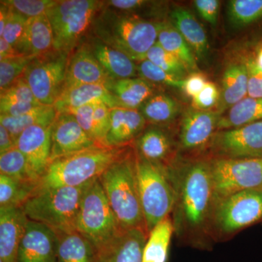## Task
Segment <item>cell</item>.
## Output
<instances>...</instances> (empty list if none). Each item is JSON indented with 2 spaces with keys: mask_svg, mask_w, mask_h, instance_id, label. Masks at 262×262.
Wrapping results in <instances>:
<instances>
[{
  "mask_svg": "<svg viewBox=\"0 0 262 262\" xmlns=\"http://www.w3.org/2000/svg\"><path fill=\"white\" fill-rule=\"evenodd\" d=\"M171 179L177 194L174 229L177 233L194 237L193 245L196 247V237L211 231L215 204L211 162L196 160L177 168Z\"/></svg>",
  "mask_w": 262,
  "mask_h": 262,
  "instance_id": "cell-1",
  "label": "cell"
},
{
  "mask_svg": "<svg viewBox=\"0 0 262 262\" xmlns=\"http://www.w3.org/2000/svg\"><path fill=\"white\" fill-rule=\"evenodd\" d=\"M99 180L122 230L140 229L146 232L136 175V153L127 150L103 172Z\"/></svg>",
  "mask_w": 262,
  "mask_h": 262,
  "instance_id": "cell-2",
  "label": "cell"
},
{
  "mask_svg": "<svg viewBox=\"0 0 262 262\" xmlns=\"http://www.w3.org/2000/svg\"><path fill=\"white\" fill-rule=\"evenodd\" d=\"M160 25L111 9L101 10L93 23L97 39L139 62L145 60L146 53L158 42Z\"/></svg>",
  "mask_w": 262,
  "mask_h": 262,
  "instance_id": "cell-3",
  "label": "cell"
},
{
  "mask_svg": "<svg viewBox=\"0 0 262 262\" xmlns=\"http://www.w3.org/2000/svg\"><path fill=\"white\" fill-rule=\"evenodd\" d=\"M129 149L98 146L53 160L39 179L37 189L78 187L99 178Z\"/></svg>",
  "mask_w": 262,
  "mask_h": 262,
  "instance_id": "cell-4",
  "label": "cell"
},
{
  "mask_svg": "<svg viewBox=\"0 0 262 262\" xmlns=\"http://www.w3.org/2000/svg\"><path fill=\"white\" fill-rule=\"evenodd\" d=\"M88 184L38 189L22 208L29 220L47 225L57 233L73 232Z\"/></svg>",
  "mask_w": 262,
  "mask_h": 262,
  "instance_id": "cell-5",
  "label": "cell"
},
{
  "mask_svg": "<svg viewBox=\"0 0 262 262\" xmlns=\"http://www.w3.org/2000/svg\"><path fill=\"white\" fill-rule=\"evenodd\" d=\"M76 231L101 254L125 231L117 222L99 178L84 189L76 222Z\"/></svg>",
  "mask_w": 262,
  "mask_h": 262,
  "instance_id": "cell-6",
  "label": "cell"
},
{
  "mask_svg": "<svg viewBox=\"0 0 262 262\" xmlns=\"http://www.w3.org/2000/svg\"><path fill=\"white\" fill-rule=\"evenodd\" d=\"M136 175L146 232L169 216L177 202V190L168 172L136 153Z\"/></svg>",
  "mask_w": 262,
  "mask_h": 262,
  "instance_id": "cell-7",
  "label": "cell"
},
{
  "mask_svg": "<svg viewBox=\"0 0 262 262\" xmlns=\"http://www.w3.org/2000/svg\"><path fill=\"white\" fill-rule=\"evenodd\" d=\"M103 3L94 0L56 1L48 10L53 34V50L70 54L93 25Z\"/></svg>",
  "mask_w": 262,
  "mask_h": 262,
  "instance_id": "cell-8",
  "label": "cell"
},
{
  "mask_svg": "<svg viewBox=\"0 0 262 262\" xmlns=\"http://www.w3.org/2000/svg\"><path fill=\"white\" fill-rule=\"evenodd\" d=\"M210 162L215 206L236 193L262 187V158H214Z\"/></svg>",
  "mask_w": 262,
  "mask_h": 262,
  "instance_id": "cell-9",
  "label": "cell"
},
{
  "mask_svg": "<svg viewBox=\"0 0 262 262\" xmlns=\"http://www.w3.org/2000/svg\"><path fill=\"white\" fill-rule=\"evenodd\" d=\"M262 220V187L232 194L213 209L211 228L230 235Z\"/></svg>",
  "mask_w": 262,
  "mask_h": 262,
  "instance_id": "cell-10",
  "label": "cell"
},
{
  "mask_svg": "<svg viewBox=\"0 0 262 262\" xmlns=\"http://www.w3.org/2000/svg\"><path fill=\"white\" fill-rule=\"evenodd\" d=\"M68 56L53 50L34 58L26 69L22 77L40 104L53 106L63 91Z\"/></svg>",
  "mask_w": 262,
  "mask_h": 262,
  "instance_id": "cell-11",
  "label": "cell"
},
{
  "mask_svg": "<svg viewBox=\"0 0 262 262\" xmlns=\"http://www.w3.org/2000/svg\"><path fill=\"white\" fill-rule=\"evenodd\" d=\"M209 146L215 158H262V121L218 131Z\"/></svg>",
  "mask_w": 262,
  "mask_h": 262,
  "instance_id": "cell-12",
  "label": "cell"
},
{
  "mask_svg": "<svg viewBox=\"0 0 262 262\" xmlns=\"http://www.w3.org/2000/svg\"><path fill=\"white\" fill-rule=\"evenodd\" d=\"M98 146L101 145L82 129L72 114L57 113L52 126L51 162Z\"/></svg>",
  "mask_w": 262,
  "mask_h": 262,
  "instance_id": "cell-13",
  "label": "cell"
},
{
  "mask_svg": "<svg viewBox=\"0 0 262 262\" xmlns=\"http://www.w3.org/2000/svg\"><path fill=\"white\" fill-rule=\"evenodd\" d=\"M222 115L215 111L189 108L184 115L179 132V144L184 151L203 149L211 144L216 134Z\"/></svg>",
  "mask_w": 262,
  "mask_h": 262,
  "instance_id": "cell-14",
  "label": "cell"
},
{
  "mask_svg": "<svg viewBox=\"0 0 262 262\" xmlns=\"http://www.w3.org/2000/svg\"><path fill=\"white\" fill-rule=\"evenodd\" d=\"M58 239L47 225L29 220L18 248V262H57Z\"/></svg>",
  "mask_w": 262,
  "mask_h": 262,
  "instance_id": "cell-15",
  "label": "cell"
},
{
  "mask_svg": "<svg viewBox=\"0 0 262 262\" xmlns=\"http://www.w3.org/2000/svg\"><path fill=\"white\" fill-rule=\"evenodd\" d=\"M113 80L94 56L90 46L82 45L71 55L67 62L63 90L81 84L108 86Z\"/></svg>",
  "mask_w": 262,
  "mask_h": 262,
  "instance_id": "cell-16",
  "label": "cell"
},
{
  "mask_svg": "<svg viewBox=\"0 0 262 262\" xmlns=\"http://www.w3.org/2000/svg\"><path fill=\"white\" fill-rule=\"evenodd\" d=\"M53 124L34 125L26 129L19 136L15 144L39 179L51 163Z\"/></svg>",
  "mask_w": 262,
  "mask_h": 262,
  "instance_id": "cell-17",
  "label": "cell"
},
{
  "mask_svg": "<svg viewBox=\"0 0 262 262\" xmlns=\"http://www.w3.org/2000/svg\"><path fill=\"white\" fill-rule=\"evenodd\" d=\"M29 220L22 207H0V261L18 262L19 246Z\"/></svg>",
  "mask_w": 262,
  "mask_h": 262,
  "instance_id": "cell-18",
  "label": "cell"
},
{
  "mask_svg": "<svg viewBox=\"0 0 262 262\" xmlns=\"http://www.w3.org/2000/svg\"><path fill=\"white\" fill-rule=\"evenodd\" d=\"M136 154L150 163L159 165L169 174L177 167L173 165V142L170 136L159 128H149L141 133L136 140Z\"/></svg>",
  "mask_w": 262,
  "mask_h": 262,
  "instance_id": "cell-19",
  "label": "cell"
},
{
  "mask_svg": "<svg viewBox=\"0 0 262 262\" xmlns=\"http://www.w3.org/2000/svg\"><path fill=\"white\" fill-rule=\"evenodd\" d=\"M102 101L110 108L118 107L115 98L104 84H81L62 91L53 106L57 113H70L84 105Z\"/></svg>",
  "mask_w": 262,
  "mask_h": 262,
  "instance_id": "cell-20",
  "label": "cell"
},
{
  "mask_svg": "<svg viewBox=\"0 0 262 262\" xmlns=\"http://www.w3.org/2000/svg\"><path fill=\"white\" fill-rule=\"evenodd\" d=\"M15 50L21 56L37 58L53 51V34L47 14L29 18Z\"/></svg>",
  "mask_w": 262,
  "mask_h": 262,
  "instance_id": "cell-21",
  "label": "cell"
},
{
  "mask_svg": "<svg viewBox=\"0 0 262 262\" xmlns=\"http://www.w3.org/2000/svg\"><path fill=\"white\" fill-rule=\"evenodd\" d=\"M111 123L106 138V146L120 147L127 146L141 135L146 120L137 110L125 108H111Z\"/></svg>",
  "mask_w": 262,
  "mask_h": 262,
  "instance_id": "cell-22",
  "label": "cell"
},
{
  "mask_svg": "<svg viewBox=\"0 0 262 262\" xmlns=\"http://www.w3.org/2000/svg\"><path fill=\"white\" fill-rule=\"evenodd\" d=\"M148 234L140 229L125 231L103 253L98 262H143V252Z\"/></svg>",
  "mask_w": 262,
  "mask_h": 262,
  "instance_id": "cell-23",
  "label": "cell"
},
{
  "mask_svg": "<svg viewBox=\"0 0 262 262\" xmlns=\"http://www.w3.org/2000/svg\"><path fill=\"white\" fill-rule=\"evenodd\" d=\"M90 47L100 64L113 80L134 78L139 75L137 66L125 53L106 46L97 38Z\"/></svg>",
  "mask_w": 262,
  "mask_h": 262,
  "instance_id": "cell-24",
  "label": "cell"
},
{
  "mask_svg": "<svg viewBox=\"0 0 262 262\" xmlns=\"http://www.w3.org/2000/svg\"><path fill=\"white\" fill-rule=\"evenodd\" d=\"M108 89L116 100L119 108L137 110L153 96L149 82L142 78H127L113 80Z\"/></svg>",
  "mask_w": 262,
  "mask_h": 262,
  "instance_id": "cell-25",
  "label": "cell"
},
{
  "mask_svg": "<svg viewBox=\"0 0 262 262\" xmlns=\"http://www.w3.org/2000/svg\"><path fill=\"white\" fill-rule=\"evenodd\" d=\"M248 72L246 64H232L222 77L218 113L222 115L248 95Z\"/></svg>",
  "mask_w": 262,
  "mask_h": 262,
  "instance_id": "cell-26",
  "label": "cell"
},
{
  "mask_svg": "<svg viewBox=\"0 0 262 262\" xmlns=\"http://www.w3.org/2000/svg\"><path fill=\"white\" fill-rule=\"evenodd\" d=\"M172 23L186 42L200 58H204L208 51V38L204 29L189 10L178 7L170 14Z\"/></svg>",
  "mask_w": 262,
  "mask_h": 262,
  "instance_id": "cell-27",
  "label": "cell"
},
{
  "mask_svg": "<svg viewBox=\"0 0 262 262\" xmlns=\"http://www.w3.org/2000/svg\"><path fill=\"white\" fill-rule=\"evenodd\" d=\"M57 235V262H98L96 250L77 231L59 232Z\"/></svg>",
  "mask_w": 262,
  "mask_h": 262,
  "instance_id": "cell-28",
  "label": "cell"
},
{
  "mask_svg": "<svg viewBox=\"0 0 262 262\" xmlns=\"http://www.w3.org/2000/svg\"><path fill=\"white\" fill-rule=\"evenodd\" d=\"M57 116L56 108L53 106L40 105L33 108L29 113L16 117L0 115V125H3L11 134L16 144L19 136L26 129L34 125H49L54 122Z\"/></svg>",
  "mask_w": 262,
  "mask_h": 262,
  "instance_id": "cell-29",
  "label": "cell"
},
{
  "mask_svg": "<svg viewBox=\"0 0 262 262\" xmlns=\"http://www.w3.org/2000/svg\"><path fill=\"white\" fill-rule=\"evenodd\" d=\"M259 121H262V98L246 97L221 116L217 130L235 128Z\"/></svg>",
  "mask_w": 262,
  "mask_h": 262,
  "instance_id": "cell-30",
  "label": "cell"
},
{
  "mask_svg": "<svg viewBox=\"0 0 262 262\" xmlns=\"http://www.w3.org/2000/svg\"><path fill=\"white\" fill-rule=\"evenodd\" d=\"M175 229L170 217L160 222L146 239L143 262H168L170 241Z\"/></svg>",
  "mask_w": 262,
  "mask_h": 262,
  "instance_id": "cell-31",
  "label": "cell"
},
{
  "mask_svg": "<svg viewBox=\"0 0 262 262\" xmlns=\"http://www.w3.org/2000/svg\"><path fill=\"white\" fill-rule=\"evenodd\" d=\"M158 42L182 62L189 71L198 70L194 53L173 24L160 23Z\"/></svg>",
  "mask_w": 262,
  "mask_h": 262,
  "instance_id": "cell-32",
  "label": "cell"
},
{
  "mask_svg": "<svg viewBox=\"0 0 262 262\" xmlns=\"http://www.w3.org/2000/svg\"><path fill=\"white\" fill-rule=\"evenodd\" d=\"M179 103L165 94L153 95L141 106V113L146 121L156 125L173 121L179 112Z\"/></svg>",
  "mask_w": 262,
  "mask_h": 262,
  "instance_id": "cell-33",
  "label": "cell"
},
{
  "mask_svg": "<svg viewBox=\"0 0 262 262\" xmlns=\"http://www.w3.org/2000/svg\"><path fill=\"white\" fill-rule=\"evenodd\" d=\"M38 183L25 182L0 174V207H22L37 190Z\"/></svg>",
  "mask_w": 262,
  "mask_h": 262,
  "instance_id": "cell-34",
  "label": "cell"
},
{
  "mask_svg": "<svg viewBox=\"0 0 262 262\" xmlns=\"http://www.w3.org/2000/svg\"><path fill=\"white\" fill-rule=\"evenodd\" d=\"M0 174L25 182L39 183L23 153L16 147L0 154Z\"/></svg>",
  "mask_w": 262,
  "mask_h": 262,
  "instance_id": "cell-35",
  "label": "cell"
},
{
  "mask_svg": "<svg viewBox=\"0 0 262 262\" xmlns=\"http://www.w3.org/2000/svg\"><path fill=\"white\" fill-rule=\"evenodd\" d=\"M228 16L237 27L248 25L262 18V0H232L228 3Z\"/></svg>",
  "mask_w": 262,
  "mask_h": 262,
  "instance_id": "cell-36",
  "label": "cell"
},
{
  "mask_svg": "<svg viewBox=\"0 0 262 262\" xmlns=\"http://www.w3.org/2000/svg\"><path fill=\"white\" fill-rule=\"evenodd\" d=\"M145 60H148L162 70L184 80L188 70L185 66L177 57L165 51L157 42L146 53Z\"/></svg>",
  "mask_w": 262,
  "mask_h": 262,
  "instance_id": "cell-37",
  "label": "cell"
},
{
  "mask_svg": "<svg viewBox=\"0 0 262 262\" xmlns=\"http://www.w3.org/2000/svg\"><path fill=\"white\" fill-rule=\"evenodd\" d=\"M35 58L24 56L11 57L0 60V89H8L23 76L26 69Z\"/></svg>",
  "mask_w": 262,
  "mask_h": 262,
  "instance_id": "cell-38",
  "label": "cell"
},
{
  "mask_svg": "<svg viewBox=\"0 0 262 262\" xmlns=\"http://www.w3.org/2000/svg\"><path fill=\"white\" fill-rule=\"evenodd\" d=\"M138 74L141 78L147 82L165 84L177 89H182L184 83L182 79L165 72L148 60L140 61L138 66Z\"/></svg>",
  "mask_w": 262,
  "mask_h": 262,
  "instance_id": "cell-39",
  "label": "cell"
},
{
  "mask_svg": "<svg viewBox=\"0 0 262 262\" xmlns=\"http://www.w3.org/2000/svg\"><path fill=\"white\" fill-rule=\"evenodd\" d=\"M55 0H4L1 3L10 9L18 12L27 18L46 14L48 10L55 5Z\"/></svg>",
  "mask_w": 262,
  "mask_h": 262,
  "instance_id": "cell-40",
  "label": "cell"
},
{
  "mask_svg": "<svg viewBox=\"0 0 262 262\" xmlns=\"http://www.w3.org/2000/svg\"><path fill=\"white\" fill-rule=\"evenodd\" d=\"M111 108L103 101L95 103L93 115L94 135L93 139L101 146H106V138L111 123Z\"/></svg>",
  "mask_w": 262,
  "mask_h": 262,
  "instance_id": "cell-41",
  "label": "cell"
},
{
  "mask_svg": "<svg viewBox=\"0 0 262 262\" xmlns=\"http://www.w3.org/2000/svg\"><path fill=\"white\" fill-rule=\"evenodd\" d=\"M39 103L34 97L28 83L22 77L8 89L1 91L0 103Z\"/></svg>",
  "mask_w": 262,
  "mask_h": 262,
  "instance_id": "cell-42",
  "label": "cell"
},
{
  "mask_svg": "<svg viewBox=\"0 0 262 262\" xmlns=\"http://www.w3.org/2000/svg\"><path fill=\"white\" fill-rule=\"evenodd\" d=\"M28 19L18 12L9 8L6 27L3 35L0 38H3L15 48L23 34Z\"/></svg>",
  "mask_w": 262,
  "mask_h": 262,
  "instance_id": "cell-43",
  "label": "cell"
},
{
  "mask_svg": "<svg viewBox=\"0 0 262 262\" xmlns=\"http://www.w3.org/2000/svg\"><path fill=\"white\" fill-rule=\"evenodd\" d=\"M220 97L221 92L216 84L208 81L201 92L192 98V108L201 111H213L212 108L220 104Z\"/></svg>",
  "mask_w": 262,
  "mask_h": 262,
  "instance_id": "cell-44",
  "label": "cell"
},
{
  "mask_svg": "<svg viewBox=\"0 0 262 262\" xmlns=\"http://www.w3.org/2000/svg\"><path fill=\"white\" fill-rule=\"evenodd\" d=\"M248 96L253 98H262V72L258 70L255 61L248 62Z\"/></svg>",
  "mask_w": 262,
  "mask_h": 262,
  "instance_id": "cell-45",
  "label": "cell"
},
{
  "mask_svg": "<svg viewBox=\"0 0 262 262\" xmlns=\"http://www.w3.org/2000/svg\"><path fill=\"white\" fill-rule=\"evenodd\" d=\"M194 5L202 18L211 25H215L220 11L218 0H196Z\"/></svg>",
  "mask_w": 262,
  "mask_h": 262,
  "instance_id": "cell-46",
  "label": "cell"
},
{
  "mask_svg": "<svg viewBox=\"0 0 262 262\" xmlns=\"http://www.w3.org/2000/svg\"><path fill=\"white\" fill-rule=\"evenodd\" d=\"M97 102V101H96ZM95 103H89L84 105L83 106L77 108L71 112L76 120L78 122L79 125L82 127V129L93 139L94 135V126H93V115Z\"/></svg>",
  "mask_w": 262,
  "mask_h": 262,
  "instance_id": "cell-47",
  "label": "cell"
},
{
  "mask_svg": "<svg viewBox=\"0 0 262 262\" xmlns=\"http://www.w3.org/2000/svg\"><path fill=\"white\" fill-rule=\"evenodd\" d=\"M208 80L206 76L201 72H193L184 80L182 89L185 94L192 98L201 92Z\"/></svg>",
  "mask_w": 262,
  "mask_h": 262,
  "instance_id": "cell-48",
  "label": "cell"
},
{
  "mask_svg": "<svg viewBox=\"0 0 262 262\" xmlns=\"http://www.w3.org/2000/svg\"><path fill=\"white\" fill-rule=\"evenodd\" d=\"M149 2L143 0H112L106 3L110 8L122 11H133L147 4Z\"/></svg>",
  "mask_w": 262,
  "mask_h": 262,
  "instance_id": "cell-49",
  "label": "cell"
},
{
  "mask_svg": "<svg viewBox=\"0 0 262 262\" xmlns=\"http://www.w3.org/2000/svg\"><path fill=\"white\" fill-rule=\"evenodd\" d=\"M15 146L14 139L9 131L0 125V154L6 152Z\"/></svg>",
  "mask_w": 262,
  "mask_h": 262,
  "instance_id": "cell-50",
  "label": "cell"
},
{
  "mask_svg": "<svg viewBox=\"0 0 262 262\" xmlns=\"http://www.w3.org/2000/svg\"><path fill=\"white\" fill-rule=\"evenodd\" d=\"M18 56L21 55L19 54L18 51L9 42L3 38H0V60Z\"/></svg>",
  "mask_w": 262,
  "mask_h": 262,
  "instance_id": "cell-51",
  "label": "cell"
},
{
  "mask_svg": "<svg viewBox=\"0 0 262 262\" xmlns=\"http://www.w3.org/2000/svg\"><path fill=\"white\" fill-rule=\"evenodd\" d=\"M8 13H9V8L1 3L0 7V37L3 35L5 27H6L7 20H8Z\"/></svg>",
  "mask_w": 262,
  "mask_h": 262,
  "instance_id": "cell-52",
  "label": "cell"
},
{
  "mask_svg": "<svg viewBox=\"0 0 262 262\" xmlns=\"http://www.w3.org/2000/svg\"><path fill=\"white\" fill-rule=\"evenodd\" d=\"M255 63H256L258 70L262 72V47L260 48L259 51L258 52L257 57H256Z\"/></svg>",
  "mask_w": 262,
  "mask_h": 262,
  "instance_id": "cell-53",
  "label": "cell"
},
{
  "mask_svg": "<svg viewBox=\"0 0 262 262\" xmlns=\"http://www.w3.org/2000/svg\"><path fill=\"white\" fill-rule=\"evenodd\" d=\"M0 262H2L1 261H0Z\"/></svg>",
  "mask_w": 262,
  "mask_h": 262,
  "instance_id": "cell-54",
  "label": "cell"
}]
</instances>
